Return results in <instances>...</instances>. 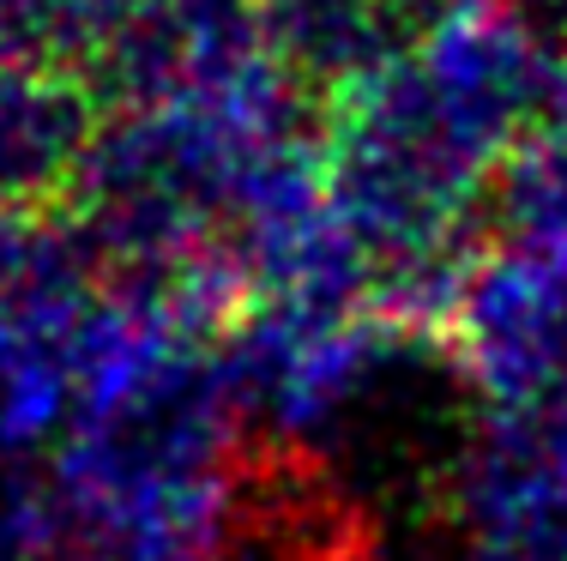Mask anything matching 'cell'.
Masks as SVG:
<instances>
[{
    "label": "cell",
    "mask_w": 567,
    "mask_h": 561,
    "mask_svg": "<svg viewBox=\"0 0 567 561\" xmlns=\"http://www.w3.org/2000/svg\"><path fill=\"white\" fill-rule=\"evenodd\" d=\"M194 561H374V526L332 459L254 440L229 453Z\"/></svg>",
    "instance_id": "obj_1"
},
{
    "label": "cell",
    "mask_w": 567,
    "mask_h": 561,
    "mask_svg": "<svg viewBox=\"0 0 567 561\" xmlns=\"http://www.w3.org/2000/svg\"><path fill=\"white\" fill-rule=\"evenodd\" d=\"M49 555V471L0 453V561Z\"/></svg>",
    "instance_id": "obj_2"
}]
</instances>
